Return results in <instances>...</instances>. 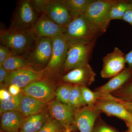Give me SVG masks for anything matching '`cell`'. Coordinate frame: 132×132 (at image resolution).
Masks as SVG:
<instances>
[{
  "mask_svg": "<svg viewBox=\"0 0 132 132\" xmlns=\"http://www.w3.org/2000/svg\"><path fill=\"white\" fill-rule=\"evenodd\" d=\"M92 0H62L72 15V17L83 14Z\"/></svg>",
  "mask_w": 132,
  "mask_h": 132,
  "instance_id": "cell-22",
  "label": "cell"
},
{
  "mask_svg": "<svg viewBox=\"0 0 132 132\" xmlns=\"http://www.w3.org/2000/svg\"><path fill=\"white\" fill-rule=\"evenodd\" d=\"M118 0H92L83 14L95 27L104 33L110 22L109 15L111 7Z\"/></svg>",
  "mask_w": 132,
  "mask_h": 132,
  "instance_id": "cell-3",
  "label": "cell"
},
{
  "mask_svg": "<svg viewBox=\"0 0 132 132\" xmlns=\"http://www.w3.org/2000/svg\"><path fill=\"white\" fill-rule=\"evenodd\" d=\"M132 9V1L118 0L111 7L109 15L110 21L113 20H121L127 10Z\"/></svg>",
  "mask_w": 132,
  "mask_h": 132,
  "instance_id": "cell-23",
  "label": "cell"
},
{
  "mask_svg": "<svg viewBox=\"0 0 132 132\" xmlns=\"http://www.w3.org/2000/svg\"><path fill=\"white\" fill-rule=\"evenodd\" d=\"M66 129L54 119L50 118L45 126L38 132H64Z\"/></svg>",
  "mask_w": 132,
  "mask_h": 132,
  "instance_id": "cell-29",
  "label": "cell"
},
{
  "mask_svg": "<svg viewBox=\"0 0 132 132\" xmlns=\"http://www.w3.org/2000/svg\"><path fill=\"white\" fill-rule=\"evenodd\" d=\"M53 39L37 38L34 44L26 55L32 68H42L45 69L49 62L53 50Z\"/></svg>",
  "mask_w": 132,
  "mask_h": 132,
  "instance_id": "cell-8",
  "label": "cell"
},
{
  "mask_svg": "<svg viewBox=\"0 0 132 132\" xmlns=\"http://www.w3.org/2000/svg\"><path fill=\"white\" fill-rule=\"evenodd\" d=\"M47 107V103L22 94L17 111L26 117L46 112Z\"/></svg>",
  "mask_w": 132,
  "mask_h": 132,
  "instance_id": "cell-18",
  "label": "cell"
},
{
  "mask_svg": "<svg viewBox=\"0 0 132 132\" xmlns=\"http://www.w3.org/2000/svg\"><path fill=\"white\" fill-rule=\"evenodd\" d=\"M53 50L48 64L43 71L46 73H54L61 69L64 70L68 50V42L64 35L53 39Z\"/></svg>",
  "mask_w": 132,
  "mask_h": 132,
  "instance_id": "cell-9",
  "label": "cell"
},
{
  "mask_svg": "<svg viewBox=\"0 0 132 132\" xmlns=\"http://www.w3.org/2000/svg\"><path fill=\"white\" fill-rule=\"evenodd\" d=\"M114 98H115V99H116V100H117L118 101L120 102L127 109L128 111L132 113V102H126L121 101L120 100L116 98L115 97H114Z\"/></svg>",
  "mask_w": 132,
  "mask_h": 132,
  "instance_id": "cell-37",
  "label": "cell"
},
{
  "mask_svg": "<svg viewBox=\"0 0 132 132\" xmlns=\"http://www.w3.org/2000/svg\"><path fill=\"white\" fill-rule=\"evenodd\" d=\"M121 20L127 22L132 26V9L127 10L123 15Z\"/></svg>",
  "mask_w": 132,
  "mask_h": 132,
  "instance_id": "cell-33",
  "label": "cell"
},
{
  "mask_svg": "<svg viewBox=\"0 0 132 132\" xmlns=\"http://www.w3.org/2000/svg\"><path fill=\"white\" fill-rule=\"evenodd\" d=\"M21 93L47 104L52 101L55 96L52 85L43 79L29 84L22 88Z\"/></svg>",
  "mask_w": 132,
  "mask_h": 132,
  "instance_id": "cell-13",
  "label": "cell"
},
{
  "mask_svg": "<svg viewBox=\"0 0 132 132\" xmlns=\"http://www.w3.org/2000/svg\"><path fill=\"white\" fill-rule=\"evenodd\" d=\"M15 55L9 48L2 45H0V65L10 57Z\"/></svg>",
  "mask_w": 132,
  "mask_h": 132,
  "instance_id": "cell-30",
  "label": "cell"
},
{
  "mask_svg": "<svg viewBox=\"0 0 132 132\" xmlns=\"http://www.w3.org/2000/svg\"><path fill=\"white\" fill-rule=\"evenodd\" d=\"M131 78L132 69L125 68L107 83L96 88L95 92L100 95L111 94L123 87Z\"/></svg>",
  "mask_w": 132,
  "mask_h": 132,
  "instance_id": "cell-17",
  "label": "cell"
},
{
  "mask_svg": "<svg viewBox=\"0 0 132 132\" xmlns=\"http://www.w3.org/2000/svg\"><path fill=\"white\" fill-rule=\"evenodd\" d=\"M21 88L16 85H10L9 87V92L12 96H16L21 92Z\"/></svg>",
  "mask_w": 132,
  "mask_h": 132,
  "instance_id": "cell-32",
  "label": "cell"
},
{
  "mask_svg": "<svg viewBox=\"0 0 132 132\" xmlns=\"http://www.w3.org/2000/svg\"><path fill=\"white\" fill-rule=\"evenodd\" d=\"M100 112L86 106L74 112L75 125L80 132H94L95 120Z\"/></svg>",
  "mask_w": 132,
  "mask_h": 132,
  "instance_id": "cell-16",
  "label": "cell"
},
{
  "mask_svg": "<svg viewBox=\"0 0 132 132\" xmlns=\"http://www.w3.org/2000/svg\"><path fill=\"white\" fill-rule=\"evenodd\" d=\"M66 132H71V129L69 128H67L66 129Z\"/></svg>",
  "mask_w": 132,
  "mask_h": 132,
  "instance_id": "cell-39",
  "label": "cell"
},
{
  "mask_svg": "<svg viewBox=\"0 0 132 132\" xmlns=\"http://www.w3.org/2000/svg\"><path fill=\"white\" fill-rule=\"evenodd\" d=\"M81 88L82 97L86 105L95 108V104L99 99L98 94L86 87L81 86Z\"/></svg>",
  "mask_w": 132,
  "mask_h": 132,
  "instance_id": "cell-27",
  "label": "cell"
},
{
  "mask_svg": "<svg viewBox=\"0 0 132 132\" xmlns=\"http://www.w3.org/2000/svg\"><path fill=\"white\" fill-rule=\"evenodd\" d=\"M37 38L32 30H24L9 27L1 30V45L7 47L15 55H24L32 47Z\"/></svg>",
  "mask_w": 132,
  "mask_h": 132,
  "instance_id": "cell-1",
  "label": "cell"
},
{
  "mask_svg": "<svg viewBox=\"0 0 132 132\" xmlns=\"http://www.w3.org/2000/svg\"><path fill=\"white\" fill-rule=\"evenodd\" d=\"M1 116V129L3 131L20 132L25 117L19 111L6 112Z\"/></svg>",
  "mask_w": 132,
  "mask_h": 132,
  "instance_id": "cell-19",
  "label": "cell"
},
{
  "mask_svg": "<svg viewBox=\"0 0 132 132\" xmlns=\"http://www.w3.org/2000/svg\"><path fill=\"white\" fill-rule=\"evenodd\" d=\"M111 94L121 101L132 102V78L123 87Z\"/></svg>",
  "mask_w": 132,
  "mask_h": 132,
  "instance_id": "cell-26",
  "label": "cell"
},
{
  "mask_svg": "<svg viewBox=\"0 0 132 132\" xmlns=\"http://www.w3.org/2000/svg\"><path fill=\"white\" fill-rule=\"evenodd\" d=\"M12 95L9 92L5 89H2L0 90V101L5 100L9 98Z\"/></svg>",
  "mask_w": 132,
  "mask_h": 132,
  "instance_id": "cell-35",
  "label": "cell"
},
{
  "mask_svg": "<svg viewBox=\"0 0 132 132\" xmlns=\"http://www.w3.org/2000/svg\"><path fill=\"white\" fill-rule=\"evenodd\" d=\"M125 59L128 68L132 69V50L129 53L125 55Z\"/></svg>",
  "mask_w": 132,
  "mask_h": 132,
  "instance_id": "cell-36",
  "label": "cell"
},
{
  "mask_svg": "<svg viewBox=\"0 0 132 132\" xmlns=\"http://www.w3.org/2000/svg\"><path fill=\"white\" fill-rule=\"evenodd\" d=\"M64 132H66V131H64Z\"/></svg>",
  "mask_w": 132,
  "mask_h": 132,
  "instance_id": "cell-40",
  "label": "cell"
},
{
  "mask_svg": "<svg viewBox=\"0 0 132 132\" xmlns=\"http://www.w3.org/2000/svg\"><path fill=\"white\" fill-rule=\"evenodd\" d=\"M45 74L43 71H39L32 68H27L13 72L9 75L4 85H14L23 88L31 82L43 79Z\"/></svg>",
  "mask_w": 132,
  "mask_h": 132,
  "instance_id": "cell-12",
  "label": "cell"
},
{
  "mask_svg": "<svg viewBox=\"0 0 132 132\" xmlns=\"http://www.w3.org/2000/svg\"><path fill=\"white\" fill-rule=\"evenodd\" d=\"M103 62L101 75L105 79L113 78L120 73L125 69L126 64L125 54L117 47L103 57Z\"/></svg>",
  "mask_w": 132,
  "mask_h": 132,
  "instance_id": "cell-10",
  "label": "cell"
},
{
  "mask_svg": "<svg viewBox=\"0 0 132 132\" xmlns=\"http://www.w3.org/2000/svg\"><path fill=\"white\" fill-rule=\"evenodd\" d=\"M50 118L46 112L25 117L20 132H38Z\"/></svg>",
  "mask_w": 132,
  "mask_h": 132,
  "instance_id": "cell-20",
  "label": "cell"
},
{
  "mask_svg": "<svg viewBox=\"0 0 132 132\" xmlns=\"http://www.w3.org/2000/svg\"><path fill=\"white\" fill-rule=\"evenodd\" d=\"M127 126L128 127V132H132V123L128 124Z\"/></svg>",
  "mask_w": 132,
  "mask_h": 132,
  "instance_id": "cell-38",
  "label": "cell"
},
{
  "mask_svg": "<svg viewBox=\"0 0 132 132\" xmlns=\"http://www.w3.org/2000/svg\"><path fill=\"white\" fill-rule=\"evenodd\" d=\"M95 108L107 115L115 116L124 120L127 125L132 123V113L111 94H99Z\"/></svg>",
  "mask_w": 132,
  "mask_h": 132,
  "instance_id": "cell-7",
  "label": "cell"
},
{
  "mask_svg": "<svg viewBox=\"0 0 132 132\" xmlns=\"http://www.w3.org/2000/svg\"><path fill=\"white\" fill-rule=\"evenodd\" d=\"M9 72L7 71L2 66H0V83L1 85H4L8 78Z\"/></svg>",
  "mask_w": 132,
  "mask_h": 132,
  "instance_id": "cell-31",
  "label": "cell"
},
{
  "mask_svg": "<svg viewBox=\"0 0 132 132\" xmlns=\"http://www.w3.org/2000/svg\"><path fill=\"white\" fill-rule=\"evenodd\" d=\"M22 94L21 93L16 96L11 97L5 100L0 101V113L9 111L17 110Z\"/></svg>",
  "mask_w": 132,
  "mask_h": 132,
  "instance_id": "cell-25",
  "label": "cell"
},
{
  "mask_svg": "<svg viewBox=\"0 0 132 132\" xmlns=\"http://www.w3.org/2000/svg\"><path fill=\"white\" fill-rule=\"evenodd\" d=\"M73 85H65L58 88L55 93L57 100L63 104L68 105L69 99Z\"/></svg>",
  "mask_w": 132,
  "mask_h": 132,
  "instance_id": "cell-28",
  "label": "cell"
},
{
  "mask_svg": "<svg viewBox=\"0 0 132 132\" xmlns=\"http://www.w3.org/2000/svg\"><path fill=\"white\" fill-rule=\"evenodd\" d=\"M94 132H117L113 129L105 125H102L96 128Z\"/></svg>",
  "mask_w": 132,
  "mask_h": 132,
  "instance_id": "cell-34",
  "label": "cell"
},
{
  "mask_svg": "<svg viewBox=\"0 0 132 132\" xmlns=\"http://www.w3.org/2000/svg\"><path fill=\"white\" fill-rule=\"evenodd\" d=\"M102 34L82 14L73 17L64 35L68 40H74L97 39Z\"/></svg>",
  "mask_w": 132,
  "mask_h": 132,
  "instance_id": "cell-4",
  "label": "cell"
},
{
  "mask_svg": "<svg viewBox=\"0 0 132 132\" xmlns=\"http://www.w3.org/2000/svg\"><path fill=\"white\" fill-rule=\"evenodd\" d=\"M33 3L40 13H43L57 24L67 27L72 19L62 0H34Z\"/></svg>",
  "mask_w": 132,
  "mask_h": 132,
  "instance_id": "cell-5",
  "label": "cell"
},
{
  "mask_svg": "<svg viewBox=\"0 0 132 132\" xmlns=\"http://www.w3.org/2000/svg\"><path fill=\"white\" fill-rule=\"evenodd\" d=\"M40 14L36 10L32 1H19L10 27L21 30H32Z\"/></svg>",
  "mask_w": 132,
  "mask_h": 132,
  "instance_id": "cell-6",
  "label": "cell"
},
{
  "mask_svg": "<svg viewBox=\"0 0 132 132\" xmlns=\"http://www.w3.org/2000/svg\"><path fill=\"white\" fill-rule=\"evenodd\" d=\"M96 73L88 63L74 69L62 76L65 82L87 87L95 80Z\"/></svg>",
  "mask_w": 132,
  "mask_h": 132,
  "instance_id": "cell-14",
  "label": "cell"
},
{
  "mask_svg": "<svg viewBox=\"0 0 132 132\" xmlns=\"http://www.w3.org/2000/svg\"><path fill=\"white\" fill-rule=\"evenodd\" d=\"M0 66H2L9 72L27 68H32L28 59L26 55H13Z\"/></svg>",
  "mask_w": 132,
  "mask_h": 132,
  "instance_id": "cell-21",
  "label": "cell"
},
{
  "mask_svg": "<svg viewBox=\"0 0 132 132\" xmlns=\"http://www.w3.org/2000/svg\"><path fill=\"white\" fill-rule=\"evenodd\" d=\"M68 105L74 111L87 106L82 97L80 86L73 85L69 96Z\"/></svg>",
  "mask_w": 132,
  "mask_h": 132,
  "instance_id": "cell-24",
  "label": "cell"
},
{
  "mask_svg": "<svg viewBox=\"0 0 132 132\" xmlns=\"http://www.w3.org/2000/svg\"><path fill=\"white\" fill-rule=\"evenodd\" d=\"M97 40H67L68 48L63 71L67 72L88 63Z\"/></svg>",
  "mask_w": 132,
  "mask_h": 132,
  "instance_id": "cell-2",
  "label": "cell"
},
{
  "mask_svg": "<svg viewBox=\"0 0 132 132\" xmlns=\"http://www.w3.org/2000/svg\"><path fill=\"white\" fill-rule=\"evenodd\" d=\"M50 113L52 118L59 122L65 129L75 125V111L68 105L54 100L48 104Z\"/></svg>",
  "mask_w": 132,
  "mask_h": 132,
  "instance_id": "cell-15",
  "label": "cell"
},
{
  "mask_svg": "<svg viewBox=\"0 0 132 132\" xmlns=\"http://www.w3.org/2000/svg\"><path fill=\"white\" fill-rule=\"evenodd\" d=\"M128 132V131H127V132Z\"/></svg>",
  "mask_w": 132,
  "mask_h": 132,
  "instance_id": "cell-41",
  "label": "cell"
},
{
  "mask_svg": "<svg viewBox=\"0 0 132 132\" xmlns=\"http://www.w3.org/2000/svg\"><path fill=\"white\" fill-rule=\"evenodd\" d=\"M66 29V27L57 24L44 14L41 13L32 31L37 38L54 39L64 35Z\"/></svg>",
  "mask_w": 132,
  "mask_h": 132,
  "instance_id": "cell-11",
  "label": "cell"
}]
</instances>
